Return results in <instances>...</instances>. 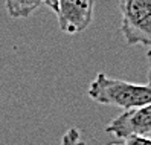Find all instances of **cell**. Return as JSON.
Here are the masks:
<instances>
[{
	"mask_svg": "<svg viewBox=\"0 0 151 145\" xmlns=\"http://www.w3.org/2000/svg\"><path fill=\"white\" fill-rule=\"evenodd\" d=\"M88 96L98 104L130 110L151 104V86L110 78L101 72L88 86Z\"/></svg>",
	"mask_w": 151,
	"mask_h": 145,
	"instance_id": "1",
	"label": "cell"
},
{
	"mask_svg": "<svg viewBox=\"0 0 151 145\" xmlns=\"http://www.w3.org/2000/svg\"><path fill=\"white\" fill-rule=\"evenodd\" d=\"M121 31L128 46L151 49V0H119Z\"/></svg>",
	"mask_w": 151,
	"mask_h": 145,
	"instance_id": "2",
	"label": "cell"
},
{
	"mask_svg": "<svg viewBox=\"0 0 151 145\" xmlns=\"http://www.w3.org/2000/svg\"><path fill=\"white\" fill-rule=\"evenodd\" d=\"M105 131L114 134L118 139H127L130 136L151 138V104L130 108L113 118L105 127Z\"/></svg>",
	"mask_w": 151,
	"mask_h": 145,
	"instance_id": "3",
	"label": "cell"
},
{
	"mask_svg": "<svg viewBox=\"0 0 151 145\" xmlns=\"http://www.w3.org/2000/svg\"><path fill=\"white\" fill-rule=\"evenodd\" d=\"M93 8L95 0H60L55 12L60 29L69 35L86 31L93 20Z\"/></svg>",
	"mask_w": 151,
	"mask_h": 145,
	"instance_id": "4",
	"label": "cell"
},
{
	"mask_svg": "<svg viewBox=\"0 0 151 145\" xmlns=\"http://www.w3.org/2000/svg\"><path fill=\"white\" fill-rule=\"evenodd\" d=\"M43 0H5L6 11L12 19H28L40 8Z\"/></svg>",
	"mask_w": 151,
	"mask_h": 145,
	"instance_id": "5",
	"label": "cell"
},
{
	"mask_svg": "<svg viewBox=\"0 0 151 145\" xmlns=\"http://www.w3.org/2000/svg\"><path fill=\"white\" fill-rule=\"evenodd\" d=\"M60 145H86V142L81 138V130L72 127L67 131H64L63 138L60 141Z\"/></svg>",
	"mask_w": 151,
	"mask_h": 145,
	"instance_id": "6",
	"label": "cell"
},
{
	"mask_svg": "<svg viewBox=\"0 0 151 145\" xmlns=\"http://www.w3.org/2000/svg\"><path fill=\"white\" fill-rule=\"evenodd\" d=\"M124 145H151V138L147 136H130L125 139Z\"/></svg>",
	"mask_w": 151,
	"mask_h": 145,
	"instance_id": "7",
	"label": "cell"
},
{
	"mask_svg": "<svg viewBox=\"0 0 151 145\" xmlns=\"http://www.w3.org/2000/svg\"><path fill=\"white\" fill-rule=\"evenodd\" d=\"M147 61H148V74H147V76H148V84L151 86V49L147 52Z\"/></svg>",
	"mask_w": 151,
	"mask_h": 145,
	"instance_id": "8",
	"label": "cell"
},
{
	"mask_svg": "<svg viewBox=\"0 0 151 145\" xmlns=\"http://www.w3.org/2000/svg\"><path fill=\"white\" fill-rule=\"evenodd\" d=\"M111 145H121V144H111Z\"/></svg>",
	"mask_w": 151,
	"mask_h": 145,
	"instance_id": "9",
	"label": "cell"
}]
</instances>
